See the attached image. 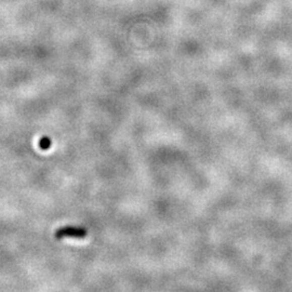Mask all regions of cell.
Segmentation results:
<instances>
[{
  "mask_svg": "<svg viewBox=\"0 0 292 292\" xmlns=\"http://www.w3.org/2000/svg\"><path fill=\"white\" fill-rule=\"evenodd\" d=\"M87 236V230L81 227H73L66 226L62 227L55 231V238L62 239L65 237H75V238H84Z\"/></svg>",
  "mask_w": 292,
  "mask_h": 292,
  "instance_id": "cell-1",
  "label": "cell"
},
{
  "mask_svg": "<svg viewBox=\"0 0 292 292\" xmlns=\"http://www.w3.org/2000/svg\"><path fill=\"white\" fill-rule=\"evenodd\" d=\"M50 146H51V141H50V139H48V138H42V139L39 141V147H40L41 149H48V148H50Z\"/></svg>",
  "mask_w": 292,
  "mask_h": 292,
  "instance_id": "cell-2",
  "label": "cell"
}]
</instances>
